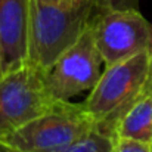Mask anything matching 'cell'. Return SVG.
I'll return each mask as SVG.
<instances>
[{
  "label": "cell",
  "instance_id": "obj_7",
  "mask_svg": "<svg viewBox=\"0 0 152 152\" xmlns=\"http://www.w3.org/2000/svg\"><path fill=\"white\" fill-rule=\"evenodd\" d=\"M30 0H0V65L4 72L28 62Z\"/></svg>",
  "mask_w": 152,
  "mask_h": 152
},
{
  "label": "cell",
  "instance_id": "obj_3",
  "mask_svg": "<svg viewBox=\"0 0 152 152\" xmlns=\"http://www.w3.org/2000/svg\"><path fill=\"white\" fill-rule=\"evenodd\" d=\"M98 129L81 105L56 102L48 112L34 118L0 143L16 152H53L62 149Z\"/></svg>",
  "mask_w": 152,
  "mask_h": 152
},
{
  "label": "cell",
  "instance_id": "obj_4",
  "mask_svg": "<svg viewBox=\"0 0 152 152\" xmlns=\"http://www.w3.org/2000/svg\"><path fill=\"white\" fill-rule=\"evenodd\" d=\"M55 103L46 89L45 69L25 64L4 72L0 78V142Z\"/></svg>",
  "mask_w": 152,
  "mask_h": 152
},
{
  "label": "cell",
  "instance_id": "obj_12",
  "mask_svg": "<svg viewBox=\"0 0 152 152\" xmlns=\"http://www.w3.org/2000/svg\"><path fill=\"white\" fill-rule=\"evenodd\" d=\"M0 152H16V151H13V149H10L9 146H6V145L0 143Z\"/></svg>",
  "mask_w": 152,
  "mask_h": 152
},
{
  "label": "cell",
  "instance_id": "obj_8",
  "mask_svg": "<svg viewBox=\"0 0 152 152\" xmlns=\"http://www.w3.org/2000/svg\"><path fill=\"white\" fill-rule=\"evenodd\" d=\"M115 136L152 143V84L121 118Z\"/></svg>",
  "mask_w": 152,
  "mask_h": 152
},
{
  "label": "cell",
  "instance_id": "obj_13",
  "mask_svg": "<svg viewBox=\"0 0 152 152\" xmlns=\"http://www.w3.org/2000/svg\"><path fill=\"white\" fill-rule=\"evenodd\" d=\"M3 74H4V71H3V68H1V65H0V78L3 77Z\"/></svg>",
  "mask_w": 152,
  "mask_h": 152
},
{
  "label": "cell",
  "instance_id": "obj_5",
  "mask_svg": "<svg viewBox=\"0 0 152 152\" xmlns=\"http://www.w3.org/2000/svg\"><path fill=\"white\" fill-rule=\"evenodd\" d=\"M90 28L106 66L152 50V24L137 9L98 10Z\"/></svg>",
  "mask_w": 152,
  "mask_h": 152
},
{
  "label": "cell",
  "instance_id": "obj_2",
  "mask_svg": "<svg viewBox=\"0 0 152 152\" xmlns=\"http://www.w3.org/2000/svg\"><path fill=\"white\" fill-rule=\"evenodd\" d=\"M152 84V50L108 65L83 102L98 130L117 139V127L127 111Z\"/></svg>",
  "mask_w": 152,
  "mask_h": 152
},
{
  "label": "cell",
  "instance_id": "obj_1",
  "mask_svg": "<svg viewBox=\"0 0 152 152\" xmlns=\"http://www.w3.org/2000/svg\"><path fill=\"white\" fill-rule=\"evenodd\" d=\"M98 0H30L28 62L48 69L84 33Z\"/></svg>",
  "mask_w": 152,
  "mask_h": 152
},
{
  "label": "cell",
  "instance_id": "obj_6",
  "mask_svg": "<svg viewBox=\"0 0 152 152\" xmlns=\"http://www.w3.org/2000/svg\"><path fill=\"white\" fill-rule=\"evenodd\" d=\"M101 53L96 48L90 24L84 33L45 69L46 89L56 102H68L81 92L92 90L102 75Z\"/></svg>",
  "mask_w": 152,
  "mask_h": 152
},
{
  "label": "cell",
  "instance_id": "obj_9",
  "mask_svg": "<svg viewBox=\"0 0 152 152\" xmlns=\"http://www.w3.org/2000/svg\"><path fill=\"white\" fill-rule=\"evenodd\" d=\"M115 139L95 129L74 143L53 152H112Z\"/></svg>",
  "mask_w": 152,
  "mask_h": 152
},
{
  "label": "cell",
  "instance_id": "obj_11",
  "mask_svg": "<svg viewBox=\"0 0 152 152\" xmlns=\"http://www.w3.org/2000/svg\"><path fill=\"white\" fill-rule=\"evenodd\" d=\"M139 0H99V10L102 9H137Z\"/></svg>",
  "mask_w": 152,
  "mask_h": 152
},
{
  "label": "cell",
  "instance_id": "obj_10",
  "mask_svg": "<svg viewBox=\"0 0 152 152\" xmlns=\"http://www.w3.org/2000/svg\"><path fill=\"white\" fill-rule=\"evenodd\" d=\"M112 152H152V143L118 137L115 139Z\"/></svg>",
  "mask_w": 152,
  "mask_h": 152
}]
</instances>
